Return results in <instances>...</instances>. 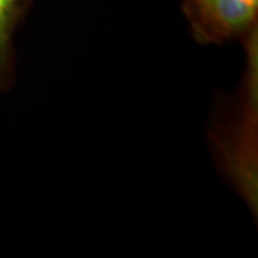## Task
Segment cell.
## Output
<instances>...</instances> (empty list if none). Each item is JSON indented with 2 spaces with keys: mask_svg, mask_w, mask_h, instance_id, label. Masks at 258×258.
Listing matches in <instances>:
<instances>
[{
  "mask_svg": "<svg viewBox=\"0 0 258 258\" xmlns=\"http://www.w3.org/2000/svg\"><path fill=\"white\" fill-rule=\"evenodd\" d=\"M181 12L200 45L241 44L258 32V0H181Z\"/></svg>",
  "mask_w": 258,
  "mask_h": 258,
  "instance_id": "2",
  "label": "cell"
},
{
  "mask_svg": "<svg viewBox=\"0 0 258 258\" xmlns=\"http://www.w3.org/2000/svg\"><path fill=\"white\" fill-rule=\"evenodd\" d=\"M34 2H35V0H27V5H29V9L32 7V5H34Z\"/></svg>",
  "mask_w": 258,
  "mask_h": 258,
  "instance_id": "4",
  "label": "cell"
},
{
  "mask_svg": "<svg viewBox=\"0 0 258 258\" xmlns=\"http://www.w3.org/2000/svg\"><path fill=\"white\" fill-rule=\"evenodd\" d=\"M245 67L240 84L220 94L206 136L223 181L256 218L258 215V32L241 42Z\"/></svg>",
  "mask_w": 258,
  "mask_h": 258,
  "instance_id": "1",
  "label": "cell"
},
{
  "mask_svg": "<svg viewBox=\"0 0 258 258\" xmlns=\"http://www.w3.org/2000/svg\"><path fill=\"white\" fill-rule=\"evenodd\" d=\"M29 10L27 0H0V97L17 79L15 34Z\"/></svg>",
  "mask_w": 258,
  "mask_h": 258,
  "instance_id": "3",
  "label": "cell"
}]
</instances>
